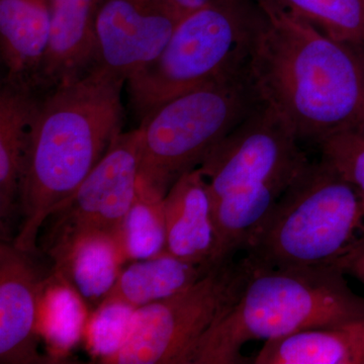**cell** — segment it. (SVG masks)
<instances>
[{
  "instance_id": "cell-1",
  "label": "cell",
  "mask_w": 364,
  "mask_h": 364,
  "mask_svg": "<svg viewBox=\"0 0 364 364\" xmlns=\"http://www.w3.org/2000/svg\"><path fill=\"white\" fill-rule=\"evenodd\" d=\"M248 76L261 104L299 142L320 145L364 122V49L265 0Z\"/></svg>"
},
{
  "instance_id": "cell-2",
  "label": "cell",
  "mask_w": 364,
  "mask_h": 364,
  "mask_svg": "<svg viewBox=\"0 0 364 364\" xmlns=\"http://www.w3.org/2000/svg\"><path fill=\"white\" fill-rule=\"evenodd\" d=\"M126 85L95 66L42 97L21 176L16 247L37 252L45 223L68 202L122 133Z\"/></svg>"
},
{
  "instance_id": "cell-3",
  "label": "cell",
  "mask_w": 364,
  "mask_h": 364,
  "mask_svg": "<svg viewBox=\"0 0 364 364\" xmlns=\"http://www.w3.org/2000/svg\"><path fill=\"white\" fill-rule=\"evenodd\" d=\"M243 260L247 274L238 296L203 340L193 364L248 363L242 355L248 342L364 318V296L335 265L270 268Z\"/></svg>"
},
{
  "instance_id": "cell-4",
  "label": "cell",
  "mask_w": 364,
  "mask_h": 364,
  "mask_svg": "<svg viewBox=\"0 0 364 364\" xmlns=\"http://www.w3.org/2000/svg\"><path fill=\"white\" fill-rule=\"evenodd\" d=\"M364 233V205L355 188L324 157L309 162L244 249L254 267L334 265Z\"/></svg>"
},
{
  "instance_id": "cell-5",
  "label": "cell",
  "mask_w": 364,
  "mask_h": 364,
  "mask_svg": "<svg viewBox=\"0 0 364 364\" xmlns=\"http://www.w3.org/2000/svg\"><path fill=\"white\" fill-rule=\"evenodd\" d=\"M260 18L256 0H210L186 14L162 54L127 81L136 114L247 70Z\"/></svg>"
},
{
  "instance_id": "cell-6",
  "label": "cell",
  "mask_w": 364,
  "mask_h": 364,
  "mask_svg": "<svg viewBox=\"0 0 364 364\" xmlns=\"http://www.w3.org/2000/svg\"><path fill=\"white\" fill-rule=\"evenodd\" d=\"M248 71L171 98L142 119L139 193L164 198L259 104Z\"/></svg>"
},
{
  "instance_id": "cell-7",
  "label": "cell",
  "mask_w": 364,
  "mask_h": 364,
  "mask_svg": "<svg viewBox=\"0 0 364 364\" xmlns=\"http://www.w3.org/2000/svg\"><path fill=\"white\" fill-rule=\"evenodd\" d=\"M242 259L214 265L186 291L136 309L130 336L105 364H193L203 340L238 296Z\"/></svg>"
},
{
  "instance_id": "cell-8",
  "label": "cell",
  "mask_w": 364,
  "mask_h": 364,
  "mask_svg": "<svg viewBox=\"0 0 364 364\" xmlns=\"http://www.w3.org/2000/svg\"><path fill=\"white\" fill-rule=\"evenodd\" d=\"M310 160L284 119L258 104L200 165L212 203L238 191H286Z\"/></svg>"
},
{
  "instance_id": "cell-9",
  "label": "cell",
  "mask_w": 364,
  "mask_h": 364,
  "mask_svg": "<svg viewBox=\"0 0 364 364\" xmlns=\"http://www.w3.org/2000/svg\"><path fill=\"white\" fill-rule=\"evenodd\" d=\"M140 130L122 132L68 202L49 218V253L86 231L116 233L135 202ZM47 221V222H48Z\"/></svg>"
},
{
  "instance_id": "cell-10",
  "label": "cell",
  "mask_w": 364,
  "mask_h": 364,
  "mask_svg": "<svg viewBox=\"0 0 364 364\" xmlns=\"http://www.w3.org/2000/svg\"><path fill=\"white\" fill-rule=\"evenodd\" d=\"M183 16L170 0H104L95 23V66L127 82L162 54Z\"/></svg>"
},
{
  "instance_id": "cell-11",
  "label": "cell",
  "mask_w": 364,
  "mask_h": 364,
  "mask_svg": "<svg viewBox=\"0 0 364 364\" xmlns=\"http://www.w3.org/2000/svg\"><path fill=\"white\" fill-rule=\"evenodd\" d=\"M31 255L0 244V363H47L39 349V309L48 279H43Z\"/></svg>"
},
{
  "instance_id": "cell-12",
  "label": "cell",
  "mask_w": 364,
  "mask_h": 364,
  "mask_svg": "<svg viewBox=\"0 0 364 364\" xmlns=\"http://www.w3.org/2000/svg\"><path fill=\"white\" fill-rule=\"evenodd\" d=\"M100 0H51V25L33 87L47 91L75 80L95 66Z\"/></svg>"
},
{
  "instance_id": "cell-13",
  "label": "cell",
  "mask_w": 364,
  "mask_h": 364,
  "mask_svg": "<svg viewBox=\"0 0 364 364\" xmlns=\"http://www.w3.org/2000/svg\"><path fill=\"white\" fill-rule=\"evenodd\" d=\"M165 252L193 264L213 267L215 231L212 198L200 168L182 174L163 200Z\"/></svg>"
},
{
  "instance_id": "cell-14",
  "label": "cell",
  "mask_w": 364,
  "mask_h": 364,
  "mask_svg": "<svg viewBox=\"0 0 364 364\" xmlns=\"http://www.w3.org/2000/svg\"><path fill=\"white\" fill-rule=\"evenodd\" d=\"M42 97L32 85L4 79L0 88V218L1 236L18 214L26 151Z\"/></svg>"
},
{
  "instance_id": "cell-15",
  "label": "cell",
  "mask_w": 364,
  "mask_h": 364,
  "mask_svg": "<svg viewBox=\"0 0 364 364\" xmlns=\"http://www.w3.org/2000/svg\"><path fill=\"white\" fill-rule=\"evenodd\" d=\"M51 25V0H0V54L7 80L32 85Z\"/></svg>"
},
{
  "instance_id": "cell-16",
  "label": "cell",
  "mask_w": 364,
  "mask_h": 364,
  "mask_svg": "<svg viewBox=\"0 0 364 364\" xmlns=\"http://www.w3.org/2000/svg\"><path fill=\"white\" fill-rule=\"evenodd\" d=\"M254 364H364V318L268 340Z\"/></svg>"
},
{
  "instance_id": "cell-17",
  "label": "cell",
  "mask_w": 364,
  "mask_h": 364,
  "mask_svg": "<svg viewBox=\"0 0 364 364\" xmlns=\"http://www.w3.org/2000/svg\"><path fill=\"white\" fill-rule=\"evenodd\" d=\"M50 254L57 273L91 303L104 299L126 262L116 236L105 231L82 232Z\"/></svg>"
},
{
  "instance_id": "cell-18",
  "label": "cell",
  "mask_w": 364,
  "mask_h": 364,
  "mask_svg": "<svg viewBox=\"0 0 364 364\" xmlns=\"http://www.w3.org/2000/svg\"><path fill=\"white\" fill-rule=\"evenodd\" d=\"M213 267L193 264L167 252L136 260L121 272L100 304L121 303L135 309L150 305L186 291Z\"/></svg>"
},
{
  "instance_id": "cell-19",
  "label": "cell",
  "mask_w": 364,
  "mask_h": 364,
  "mask_svg": "<svg viewBox=\"0 0 364 364\" xmlns=\"http://www.w3.org/2000/svg\"><path fill=\"white\" fill-rule=\"evenodd\" d=\"M57 273L48 279L40 301L38 331L53 350H70L81 337L85 324V306L77 291Z\"/></svg>"
},
{
  "instance_id": "cell-20",
  "label": "cell",
  "mask_w": 364,
  "mask_h": 364,
  "mask_svg": "<svg viewBox=\"0 0 364 364\" xmlns=\"http://www.w3.org/2000/svg\"><path fill=\"white\" fill-rule=\"evenodd\" d=\"M333 39L364 49V0H265Z\"/></svg>"
},
{
  "instance_id": "cell-21",
  "label": "cell",
  "mask_w": 364,
  "mask_h": 364,
  "mask_svg": "<svg viewBox=\"0 0 364 364\" xmlns=\"http://www.w3.org/2000/svg\"><path fill=\"white\" fill-rule=\"evenodd\" d=\"M163 200L136 191L135 202L114 233L126 261L148 259L165 252Z\"/></svg>"
},
{
  "instance_id": "cell-22",
  "label": "cell",
  "mask_w": 364,
  "mask_h": 364,
  "mask_svg": "<svg viewBox=\"0 0 364 364\" xmlns=\"http://www.w3.org/2000/svg\"><path fill=\"white\" fill-rule=\"evenodd\" d=\"M136 309L121 303L100 304L87 325V343L100 360L117 353L126 343Z\"/></svg>"
},
{
  "instance_id": "cell-23",
  "label": "cell",
  "mask_w": 364,
  "mask_h": 364,
  "mask_svg": "<svg viewBox=\"0 0 364 364\" xmlns=\"http://www.w3.org/2000/svg\"><path fill=\"white\" fill-rule=\"evenodd\" d=\"M318 148L322 157L355 188L364 205V122L331 136Z\"/></svg>"
},
{
  "instance_id": "cell-24",
  "label": "cell",
  "mask_w": 364,
  "mask_h": 364,
  "mask_svg": "<svg viewBox=\"0 0 364 364\" xmlns=\"http://www.w3.org/2000/svg\"><path fill=\"white\" fill-rule=\"evenodd\" d=\"M334 265L345 275L355 277L364 284V233L356 239L351 247Z\"/></svg>"
},
{
  "instance_id": "cell-25",
  "label": "cell",
  "mask_w": 364,
  "mask_h": 364,
  "mask_svg": "<svg viewBox=\"0 0 364 364\" xmlns=\"http://www.w3.org/2000/svg\"><path fill=\"white\" fill-rule=\"evenodd\" d=\"M183 16L207 4L210 0H170Z\"/></svg>"
}]
</instances>
